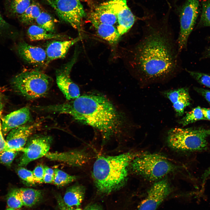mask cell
<instances>
[{
    "mask_svg": "<svg viewBox=\"0 0 210 210\" xmlns=\"http://www.w3.org/2000/svg\"><path fill=\"white\" fill-rule=\"evenodd\" d=\"M195 89L210 104V90L199 88H195Z\"/></svg>",
    "mask_w": 210,
    "mask_h": 210,
    "instance_id": "cell-37",
    "label": "cell"
},
{
    "mask_svg": "<svg viewBox=\"0 0 210 210\" xmlns=\"http://www.w3.org/2000/svg\"><path fill=\"white\" fill-rule=\"evenodd\" d=\"M171 192L170 186L167 180L158 181L149 189L146 197L141 202L138 210H156Z\"/></svg>",
    "mask_w": 210,
    "mask_h": 210,
    "instance_id": "cell-11",
    "label": "cell"
},
{
    "mask_svg": "<svg viewBox=\"0 0 210 210\" xmlns=\"http://www.w3.org/2000/svg\"><path fill=\"white\" fill-rule=\"evenodd\" d=\"M91 22L102 38L112 45L118 42L121 36L115 26L94 22Z\"/></svg>",
    "mask_w": 210,
    "mask_h": 210,
    "instance_id": "cell-21",
    "label": "cell"
},
{
    "mask_svg": "<svg viewBox=\"0 0 210 210\" xmlns=\"http://www.w3.org/2000/svg\"><path fill=\"white\" fill-rule=\"evenodd\" d=\"M129 168L134 174L152 181L162 178L174 169L165 158L157 154L138 155L132 161Z\"/></svg>",
    "mask_w": 210,
    "mask_h": 210,
    "instance_id": "cell-6",
    "label": "cell"
},
{
    "mask_svg": "<svg viewBox=\"0 0 210 210\" xmlns=\"http://www.w3.org/2000/svg\"><path fill=\"white\" fill-rule=\"evenodd\" d=\"M27 33L29 38L31 41L70 38L66 35L49 32L37 25L35 24L29 26Z\"/></svg>",
    "mask_w": 210,
    "mask_h": 210,
    "instance_id": "cell-22",
    "label": "cell"
},
{
    "mask_svg": "<svg viewBox=\"0 0 210 210\" xmlns=\"http://www.w3.org/2000/svg\"><path fill=\"white\" fill-rule=\"evenodd\" d=\"M46 156L51 160L62 162L75 167L84 166L90 159L88 153L83 150L60 153H48Z\"/></svg>",
    "mask_w": 210,
    "mask_h": 210,
    "instance_id": "cell-16",
    "label": "cell"
},
{
    "mask_svg": "<svg viewBox=\"0 0 210 210\" xmlns=\"http://www.w3.org/2000/svg\"><path fill=\"white\" fill-rule=\"evenodd\" d=\"M210 129L202 127L174 128L167 133V141L174 149L184 151L204 150L207 149V138Z\"/></svg>",
    "mask_w": 210,
    "mask_h": 210,
    "instance_id": "cell-4",
    "label": "cell"
},
{
    "mask_svg": "<svg viewBox=\"0 0 210 210\" xmlns=\"http://www.w3.org/2000/svg\"><path fill=\"white\" fill-rule=\"evenodd\" d=\"M176 39L167 25L147 24L139 41L130 49V67L143 83L166 82L181 69Z\"/></svg>",
    "mask_w": 210,
    "mask_h": 210,
    "instance_id": "cell-1",
    "label": "cell"
},
{
    "mask_svg": "<svg viewBox=\"0 0 210 210\" xmlns=\"http://www.w3.org/2000/svg\"><path fill=\"white\" fill-rule=\"evenodd\" d=\"M200 22L203 26L210 27V0L202 2Z\"/></svg>",
    "mask_w": 210,
    "mask_h": 210,
    "instance_id": "cell-31",
    "label": "cell"
},
{
    "mask_svg": "<svg viewBox=\"0 0 210 210\" xmlns=\"http://www.w3.org/2000/svg\"><path fill=\"white\" fill-rule=\"evenodd\" d=\"M18 152L5 150L1 151L0 152V162L10 167Z\"/></svg>",
    "mask_w": 210,
    "mask_h": 210,
    "instance_id": "cell-32",
    "label": "cell"
},
{
    "mask_svg": "<svg viewBox=\"0 0 210 210\" xmlns=\"http://www.w3.org/2000/svg\"><path fill=\"white\" fill-rule=\"evenodd\" d=\"M6 210H21L20 209H13L11 208H8Z\"/></svg>",
    "mask_w": 210,
    "mask_h": 210,
    "instance_id": "cell-44",
    "label": "cell"
},
{
    "mask_svg": "<svg viewBox=\"0 0 210 210\" xmlns=\"http://www.w3.org/2000/svg\"><path fill=\"white\" fill-rule=\"evenodd\" d=\"M50 136L35 135L28 139L22 152L19 166L24 167L31 162L43 156L48 153L52 142Z\"/></svg>",
    "mask_w": 210,
    "mask_h": 210,
    "instance_id": "cell-9",
    "label": "cell"
},
{
    "mask_svg": "<svg viewBox=\"0 0 210 210\" xmlns=\"http://www.w3.org/2000/svg\"><path fill=\"white\" fill-rule=\"evenodd\" d=\"M110 4L117 16V29L121 36L132 27L136 18L127 6L126 0H110Z\"/></svg>",
    "mask_w": 210,
    "mask_h": 210,
    "instance_id": "cell-13",
    "label": "cell"
},
{
    "mask_svg": "<svg viewBox=\"0 0 210 210\" xmlns=\"http://www.w3.org/2000/svg\"><path fill=\"white\" fill-rule=\"evenodd\" d=\"M54 170V177L53 183L58 186H64L74 181L76 179L75 176L69 175L58 168Z\"/></svg>",
    "mask_w": 210,
    "mask_h": 210,
    "instance_id": "cell-28",
    "label": "cell"
},
{
    "mask_svg": "<svg viewBox=\"0 0 210 210\" xmlns=\"http://www.w3.org/2000/svg\"><path fill=\"white\" fill-rule=\"evenodd\" d=\"M11 30V25L4 19L0 12V33L10 34L12 35L10 32L12 33Z\"/></svg>",
    "mask_w": 210,
    "mask_h": 210,
    "instance_id": "cell-35",
    "label": "cell"
},
{
    "mask_svg": "<svg viewBox=\"0 0 210 210\" xmlns=\"http://www.w3.org/2000/svg\"><path fill=\"white\" fill-rule=\"evenodd\" d=\"M208 54L210 56V48L209 49V52H208Z\"/></svg>",
    "mask_w": 210,
    "mask_h": 210,
    "instance_id": "cell-45",
    "label": "cell"
},
{
    "mask_svg": "<svg viewBox=\"0 0 210 210\" xmlns=\"http://www.w3.org/2000/svg\"><path fill=\"white\" fill-rule=\"evenodd\" d=\"M37 25L46 31L55 33V25L51 16L48 12L42 10L36 18Z\"/></svg>",
    "mask_w": 210,
    "mask_h": 210,
    "instance_id": "cell-27",
    "label": "cell"
},
{
    "mask_svg": "<svg viewBox=\"0 0 210 210\" xmlns=\"http://www.w3.org/2000/svg\"><path fill=\"white\" fill-rule=\"evenodd\" d=\"M42 9L39 4L32 0L25 11L18 18L20 22L25 25H29L36 22Z\"/></svg>",
    "mask_w": 210,
    "mask_h": 210,
    "instance_id": "cell-25",
    "label": "cell"
},
{
    "mask_svg": "<svg viewBox=\"0 0 210 210\" xmlns=\"http://www.w3.org/2000/svg\"><path fill=\"white\" fill-rule=\"evenodd\" d=\"M6 143L3 136L1 124L0 119V152L4 150L6 147Z\"/></svg>",
    "mask_w": 210,
    "mask_h": 210,
    "instance_id": "cell-38",
    "label": "cell"
},
{
    "mask_svg": "<svg viewBox=\"0 0 210 210\" xmlns=\"http://www.w3.org/2000/svg\"><path fill=\"white\" fill-rule=\"evenodd\" d=\"M202 109L205 120L210 121V109L202 108Z\"/></svg>",
    "mask_w": 210,
    "mask_h": 210,
    "instance_id": "cell-40",
    "label": "cell"
},
{
    "mask_svg": "<svg viewBox=\"0 0 210 210\" xmlns=\"http://www.w3.org/2000/svg\"><path fill=\"white\" fill-rule=\"evenodd\" d=\"M60 208L61 210H82L79 207L73 209L67 208L64 205L61 201L60 202Z\"/></svg>",
    "mask_w": 210,
    "mask_h": 210,
    "instance_id": "cell-41",
    "label": "cell"
},
{
    "mask_svg": "<svg viewBox=\"0 0 210 210\" xmlns=\"http://www.w3.org/2000/svg\"><path fill=\"white\" fill-rule=\"evenodd\" d=\"M7 202L9 207L18 209L23 206V204L18 196L16 188L10 191L7 195Z\"/></svg>",
    "mask_w": 210,
    "mask_h": 210,
    "instance_id": "cell-30",
    "label": "cell"
},
{
    "mask_svg": "<svg viewBox=\"0 0 210 210\" xmlns=\"http://www.w3.org/2000/svg\"><path fill=\"white\" fill-rule=\"evenodd\" d=\"M90 22L110 24H117L116 14L114 11L109 1L102 3L96 7L91 13Z\"/></svg>",
    "mask_w": 210,
    "mask_h": 210,
    "instance_id": "cell-19",
    "label": "cell"
},
{
    "mask_svg": "<svg viewBox=\"0 0 210 210\" xmlns=\"http://www.w3.org/2000/svg\"><path fill=\"white\" fill-rule=\"evenodd\" d=\"M42 109L45 112L69 115L79 122L95 128L106 139L117 134L123 123L114 105L100 94L84 95L63 104L43 106Z\"/></svg>",
    "mask_w": 210,
    "mask_h": 210,
    "instance_id": "cell-2",
    "label": "cell"
},
{
    "mask_svg": "<svg viewBox=\"0 0 210 210\" xmlns=\"http://www.w3.org/2000/svg\"><path fill=\"white\" fill-rule=\"evenodd\" d=\"M16 49L19 56L29 64L36 66H45L47 57L43 48L22 41L18 43Z\"/></svg>",
    "mask_w": 210,
    "mask_h": 210,
    "instance_id": "cell-14",
    "label": "cell"
},
{
    "mask_svg": "<svg viewBox=\"0 0 210 210\" xmlns=\"http://www.w3.org/2000/svg\"><path fill=\"white\" fill-rule=\"evenodd\" d=\"M164 96L171 102L176 116H181L184 114L185 108L190 104L191 99L188 90L183 88L165 91Z\"/></svg>",
    "mask_w": 210,
    "mask_h": 210,
    "instance_id": "cell-18",
    "label": "cell"
},
{
    "mask_svg": "<svg viewBox=\"0 0 210 210\" xmlns=\"http://www.w3.org/2000/svg\"><path fill=\"white\" fill-rule=\"evenodd\" d=\"M36 183H42L43 182L45 174L44 167L41 165L37 166L32 171Z\"/></svg>",
    "mask_w": 210,
    "mask_h": 210,
    "instance_id": "cell-34",
    "label": "cell"
},
{
    "mask_svg": "<svg viewBox=\"0 0 210 210\" xmlns=\"http://www.w3.org/2000/svg\"><path fill=\"white\" fill-rule=\"evenodd\" d=\"M210 175V167L204 172L202 175V178L203 183L204 182L206 178Z\"/></svg>",
    "mask_w": 210,
    "mask_h": 210,
    "instance_id": "cell-42",
    "label": "cell"
},
{
    "mask_svg": "<svg viewBox=\"0 0 210 210\" xmlns=\"http://www.w3.org/2000/svg\"><path fill=\"white\" fill-rule=\"evenodd\" d=\"M3 99L2 94L0 91V115L1 113L4 105Z\"/></svg>",
    "mask_w": 210,
    "mask_h": 210,
    "instance_id": "cell-43",
    "label": "cell"
},
{
    "mask_svg": "<svg viewBox=\"0 0 210 210\" xmlns=\"http://www.w3.org/2000/svg\"><path fill=\"white\" fill-rule=\"evenodd\" d=\"M45 174L43 178V182L50 183H53L54 177V169L47 166L44 167Z\"/></svg>",
    "mask_w": 210,
    "mask_h": 210,
    "instance_id": "cell-36",
    "label": "cell"
},
{
    "mask_svg": "<svg viewBox=\"0 0 210 210\" xmlns=\"http://www.w3.org/2000/svg\"><path fill=\"white\" fill-rule=\"evenodd\" d=\"M31 116L28 107L14 111L4 116L1 124L3 134L5 136L12 130L24 125L31 120Z\"/></svg>",
    "mask_w": 210,
    "mask_h": 210,
    "instance_id": "cell-17",
    "label": "cell"
},
{
    "mask_svg": "<svg viewBox=\"0 0 210 210\" xmlns=\"http://www.w3.org/2000/svg\"><path fill=\"white\" fill-rule=\"evenodd\" d=\"M17 173L24 182L30 185L36 184L32 171L23 167H20L17 170Z\"/></svg>",
    "mask_w": 210,
    "mask_h": 210,
    "instance_id": "cell-29",
    "label": "cell"
},
{
    "mask_svg": "<svg viewBox=\"0 0 210 210\" xmlns=\"http://www.w3.org/2000/svg\"><path fill=\"white\" fill-rule=\"evenodd\" d=\"M82 38L80 35L72 39L53 40L47 43L45 49L47 57L45 66L53 60L64 57L69 48Z\"/></svg>",
    "mask_w": 210,
    "mask_h": 210,
    "instance_id": "cell-15",
    "label": "cell"
},
{
    "mask_svg": "<svg viewBox=\"0 0 210 210\" xmlns=\"http://www.w3.org/2000/svg\"><path fill=\"white\" fill-rule=\"evenodd\" d=\"M38 126V123H35L24 125L11 130L7 134L4 150L22 151L30 136Z\"/></svg>",
    "mask_w": 210,
    "mask_h": 210,
    "instance_id": "cell-12",
    "label": "cell"
},
{
    "mask_svg": "<svg viewBox=\"0 0 210 210\" xmlns=\"http://www.w3.org/2000/svg\"><path fill=\"white\" fill-rule=\"evenodd\" d=\"M85 189L80 185H75L68 188L64 195L62 202L67 208H78L83 202L85 196Z\"/></svg>",
    "mask_w": 210,
    "mask_h": 210,
    "instance_id": "cell-20",
    "label": "cell"
},
{
    "mask_svg": "<svg viewBox=\"0 0 210 210\" xmlns=\"http://www.w3.org/2000/svg\"><path fill=\"white\" fill-rule=\"evenodd\" d=\"M204 120L205 119L203 116L202 108L198 106L187 113L178 122L179 124L185 126L200 120Z\"/></svg>",
    "mask_w": 210,
    "mask_h": 210,
    "instance_id": "cell-26",
    "label": "cell"
},
{
    "mask_svg": "<svg viewBox=\"0 0 210 210\" xmlns=\"http://www.w3.org/2000/svg\"><path fill=\"white\" fill-rule=\"evenodd\" d=\"M52 78L36 70L24 71L15 76L12 84L15 91L28 99H32L46 95L52 83Z\"/></svg>",
    "mask_w": 210,
    "mask_h": 210,
    "instance_id": "cell-5",
    "label": "cell"
},
{
    "mask_svg": "<svg viewBox=\"0 0 210 210\" xmlns=\"http://www.w3.org/2000/svg\"><path fill=\"white\" fill-rule=\"evenodd\" d=\"M83 210H103L100 205L98 204L92 203L87 205Z\"/></svg>",
    "mask_w": 210,
    "mask_h": 210,
    "instance_id": "cell-39",
    "label": "cell"
},
{
    "mask_svg": "<svg viewBox=\"0 0 210 210\" xmlns=\"http://www.w3.org/2000/svg\"><path fill=\"white\" fill-rule=\"evenodd\" d=\"M138 155L129 152L115 155L98 156L92 171L98 191L108 194L123 187L127 180L131 162Z\"/></svg>",
    "mask_w": 210,
    "mask_h": 210,
    "instance_id": "cell-3",
    "label": "cell"
},
{
    "mask_svg": "<svg viewBox=\"0 0 210 210\" xmlns=\"http://www.w3.org/2000/svg\"><path fill=\"white\" fill-rule=\"evenodd\" d=\"M200 11L199 0H187L180 15V30L177 42L180 52L187 47L189 36L193 30Z\"/></svg>",
    "mask_w": 210,
    "mask_h": 210,
    "instance_id": "cell-8",
    "label": "cell"
},
{
    "mask_svg": "<svg viewBox=\"0 0 210 210\" xmlns=\"http://www.w3.org/2000/svg\"><path fill=\"white\" fill-rule=\"evenodd\" d=\"M75 53L71 60L56 71V82L59 88L68 100L75 99L80 96L78 86L71 79L70 74L77 58Z\"/></svg>",
    "mask_w": 210,
    "mask_h": 210,
    "instance_id": "cell-10",
    "label": "cell"
},
{
    "mask_svg": "<svg viewBox=\"0 0 210 210\" xmlns=\"http://www.w3.org/2000/svg\"><path fill=\"white\" fill-rule=\"evenodd\" d=\"M59 18L77 30L80 34L85 13L80 0H46Z\"/></svg>",
    "mask_w": 210,
    "mask_h": 210,
    "instance_id": "cell-7",
    "label": "cell"
},
{
    "mask_svg": "<svg viewBox=\"0 0 210 210\" xmlns=\"http://www.w3.org/2000/svg\"><path fill=\"white\" fill-rule=\"evenodd\" d=\"M17 194L23 206L31 207L38 203L42 197L39 190L29 188H16Z\"/></svg>",
    "mask_w": 210,
    "mask_h": 210,
    "instance_id": "cell-24",
    "label": "cell"
},
{
    "mask_svg": "<svg viewBox=\"0 0 210 210\" xmlns=\"http://www.w3.org/2000/svg\"><path fill=\"white\" fill-rule=\"evenodd\" d=\"M190 75L200 84L210 88V75L186 70Z\"/></svg>",
    "mask_w": 210,
    "mask_h": 210,
    "instance_id": "cell-33",
    "label": "cell"
},
{
    "mask_svg": "<svg viewBox=\"0 0 210 210\" xmlns=\"http://www.w3.org/2000/svg\"><path fill=\"white\" fill-rule=\"evenodd\" d=\"M33 0H4L6 14L10 17L18 18L25 11Z\"/></svg>",
    "mask_w": 210,
    "mask_h": 210,
    "instance_id": "cell-23",
    "label": "cell"
}]
</instances>
